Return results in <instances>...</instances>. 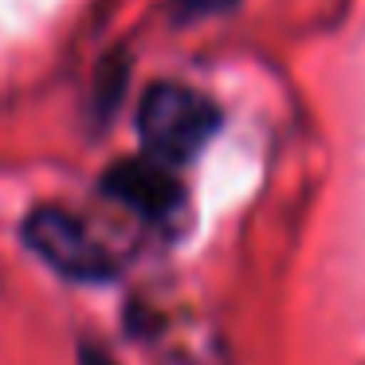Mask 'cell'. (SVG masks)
<instances>
[{"instance_id":"1","label":"cell","mask_w":365,"mask_h":365,"mask_svg":"<svg viewBox=\"0 0 365 365\" xmlns=\"http://www.w3.org/2000/svg\"><path fill=\"white\" fill-rule=\"evenodd\" d=\"M216 122H220L216 106L181 83H158L138 106V134L145 153L165 165L189 161L216 134Z\"/></svg>"},{"instance_id":"2","label":"cell","mask_w":365,"mask_h":365,"mask_svg":"<svg viewBox=\"0 0 365 365\" xmlns=\"http://www.w3.org/2000/svg\"><path fill=\"white\" fill-rule=\"evenodd\" d=\"M24 240L51 271L75 283H103L114 275V259L71 212L63 208H36L24 220Z\"/></svg>"},{"instance_id":"3","label":"cell","mask_w":365,"mask_h":365,"mask_svg":"<svg viewBox=\"0 0 365 365\" xmlns=\"http://www.w3.org/2000/svg\"><path fill=\"white\" fill-rule=\"evenodd\" d=\"M103 189H106V197L122 200L126 208L150 216V220H161V216H169L181 205V189H177L169 165L158 158H150V153L138 158V161L114 165L110 173L103 177Z\"/></svg>"},{"instance_id":"4","label":"cell","mask_w":365,"mask_h":365,"mask_svg":"<svg viewBox=\"0 0 365 365\" xmlns=\"http://www.w3.org/2000/svg\"><path fill=\"white\" fill-rule=\"evenodd\" d=\"M228 4H232V0H177L181 16H208V12L228 9Z\"/></svg>"},{"instance_id":"5","label":"cell","mask_w":365,"mask_h":365,"mask_svg":"<svg viewBox=\"0 0 365 365\" xmlns=\"http://www.w3.org/2000/svg\"><path fill=\"white\" fill-rule=\"evenodd\" d=\"M83 365H110V361H106L103 354H87V357H83Z\"/></svg>"}]
</instances>
